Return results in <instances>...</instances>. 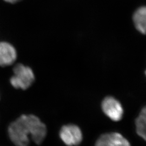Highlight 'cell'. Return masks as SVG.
I'll return each instance as SVG.
<instances>
[{
	"label": "cell",
	"mask_w": 146,
	"mask_h": 146,
	"mask_svg": "<svg viewBox=\"0 0 146 146\" xmlns=\"http://www.w3.org/2000/svg\"><path fill=\"white\" fill-rule=\"evenodd\" d=\"M11 141L16 146H28L29 135L37 145H40L47 135V128L34 115H22L11 123L8 129Z\"/></svg>",
	"instance_id": "obj_1"
},
{
	"label": "cell",
	"mask_w": 146,
	"mask_h": 146,
	"mask_svg": "<svg viewBox=\"0 0 146 146\" xmlns=\"http://www.w3.org/2000/svg\"><path fill=\"white\" fill-rule=\"evenodd\" d=\"M13 72L14 75L11 76L10 82L15 88L26 90L34 82V73L28 66L19 63L14 67Z\"/></svg>",
	"instance_id": "obj_2"
},
{
	"label": "cell",
	"mask_w": 146,
	"mask_h": 146,
	"mask_svg": "<svg viewBox=\"0 0 146 146\" xmlns=\"http://www.w3.org/2000/svg\"><path fill=\"white\" fill-rule=\"evenodd\" d=\"M101 108L104 114L114 121H119L123 115V108L120 101L113 96H108L102 100Z\"/></svg>",
	"instance_id": "obj_3"
},
{
	"label": "cell",
	"mask_w": 146,
	"mask_h": 146,
	"mask_svg": "<svg viewBox=\"0 0 146 146\" xmlns=\"http://www.w3.org/2000/svg\"><path fill=\"white\" fill-rule=\"evenodd\" d=\"M60 136L68 146H78L82 141V133L80 128L73 124L63 125L60 131Z\"/></svg>",
	"instance_id": "obj_4"
},
{
	"label": "cell",
	"mask_w": 146,
	"mask_h": 146,
	"mask_svg": "<svg viewBox=\"0 0 146 146\" xmlns=\"http://www.w3.org/2000/svg\"><path fill=\"white\" fill-rule=\"evenodd\" d=\"M17 52L15 47L7 42H0V66L7 67L15 62Z\"/></svg>",
	"instance_id": "obj_5"
},
{
	"label": "cell",
	"mask_w": 146,
	"mask_h": 146,
	"mask_svg": "<svg viewBox=\"0 0 146 146\" xmlns=\"http://www.w3.org/2000/svg\"><path fill=\"white\" fill-rule=\"evenodd\" d=\"M133 21L136 29L145 35L146 31V8L145 6L139 8L134 12Z\"/></svg>",
	"instance_id": "obj_6"
},
{
	"label": "cell",
	"mask_w": 146,
	"mask_h": 146,
	"mask_svg": "<svg viewBox=\"0 0 146 146\" xmlns=\"http://www.w3.org/2000/svg\"><path fill=\"white\" fill-rule=\"evenodd\" d=\"M103 135L108 146H131L129 141L120 133H106Z\"/></svg>",
	"instance_id": "obj_7"
},
{
	"label": "cell",
	"mask_w": 146,
	"mask_h": 146,
	"mask_svg": "<svg viewBox=\"0 0 146 146\" xmlns=\"http://www.w3.org/2000/svg\"><path fill=\"white\" fill-rule=\"evenodd\" d=\"M146 108L143 107L135 120L136 131L138 135L146 140Z\"/></svg>",
	"instance_id": "obj_8"
},
{
	"label": "cell",
	"mask_w": 146,
	"mask_h": 146,
	"mask_svg": "<svg viewBox=\"0 0 146 146\" xmlns=\"http://www.w3.org/2000/svg\"><path fill=\"white\" fill-rule=\"evenodd\" d=\"M95 146H108L107 143H106V142L105 139H104L103 135L101 136L98 139V140L96 141V143H95Z\"/></svg>",
	"instance_id": "obj_9"
},
{
	"label": "cell",
	"mask_w": 146,
	"mask_h": 146,
	"mask_svg": "<svg viewBox=\"0 0 146 146\" xmlns=\"http://www.w3.org/2000/svg\"><path fill=\"white\" fill-rule=\"evenodd\" d=\"M5 2L10 3H15L19 1H20L21 0H4Z\"/></svg>",
	"instance_id": "obj_10"
}]
</instances>
